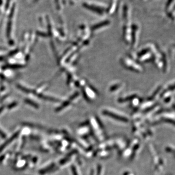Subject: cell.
Listing matches in <instances>:
<instances>
[{"label":"cell","instance_id":"3","mask_svg":"<svg viewBox=\"0 0 175 175\" xmlns=\"http://www.w3.org/2000/svg\"><path fill=\"white\" fill-rule=\"evenodd\" d=\"M0 136L1 137H2L3 138H6V135L5 133H4L1 130H0Z\"/></svg>","mask_w":175,"mask_h":175},{"label":"cell","instance_id":"2","mask_svg":"<svg viewBox=\"0 0 175 175\" xmlns=\"http://www.w3.org/2000/svg\"><path fill=\"white\" fill-rule=\"evenodd\" d=\"M104 113L105 114H106L107 115H108L109 116H111V117L113 118L114 119H117V120H118L120 121H123V122H127L128 121V120L125 118H124V117H122L121 116H120L119 115H117L116 114H114L111 112H108V111H104Z\"/></svg>","mask_w":175,"mask_h":175},{"label":"cell","instance_id":"1","mask_svg":"<svg viewBox=\"0 0 175 175\" xmlns=\"http://www.w3.org/2000/svg\"><path fill=\"white\" fill-rule=\"evenodd\" d=\"M19 134V132H16L15 134H13V135L12 137H11V138H10L8 140V141H6L3 145H2L0 146V151H2L6 147H7V146H8V145H9L10 143H11L15 138H16L17 137V136H18Z\"/></svg>","mask_w":175,"mask_h":175},{"label":"cell","instance_id":"4","mask_svg":"<svg viewBox=\"0 0 175 175\" xmlns=\"http://www.w3.org/2000/svg\"><path fill=\"white\" fill-rule=\"evenodd\" d=\"M72 171H73V173L74 175H77V172H76V170L75 169V167H72Z\"/></svg>","mask_w":175,"mask_h":175}]
</instances>
